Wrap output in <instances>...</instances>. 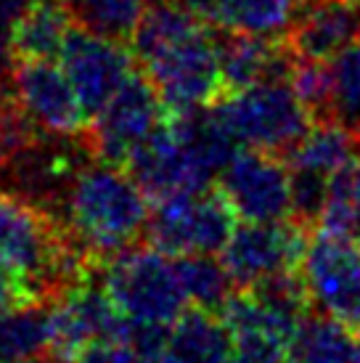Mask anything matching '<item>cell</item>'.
Masks as SVG:
<instances>
[{
    "label": "cell",
    "instance_id": "obj_1",
    "mask_svg": "<svg viewBox=\"0 0 360 363\" xmlns=\"http://www.w3.org/2000/svg\"><path fill=\"white\" fill-rule=\"evenodd\" d=\"M130 43L172 114L204 109L225 93L215 27L183 0H151Z\"/></svg>",
    "mask_w": 360,
    "mask_h": 363
},
{
    "label": "cell",
    "instance_id": "obj_2",
    "mask_svg": "<svg viewBox=\"0 0 360 363\" xmlns=\"http://www.w3.org/2000/svg\"><path fill=\"white\" fill-rule=\"evenodd\" d=\"M96 265L59 215L0 189V268L35 300H56Z\"/></svg>",
    "mask_w": 360,
    "mask_h": 363
},
{
    "label": "cell",
    "instance_id": "obj_3",
    "mask_svg": "<svg viewBox=\"0 0 360 363\" xmlns=\"http://www.w3.org/2000/svg\"><path fill=\"white\" fill-rule=\"evenodd\" d=\"M149 196L125 167L90 160L64 196L59 218L69 228L74 242L103 262L111 255L146 239Z\"/></svg>",
    "mask_w": 360,
    "mask_h": 363
},
{
    "label": "cell",
    "instance_id": "obj_4",
    "mask_svg": "<svg viewBox=\"0 0 360 363\" xmlns=\"http://www.w3.org/2000/svg\"><path fill=\"white\" fill-rule=\"evenodd\" d=\"M101 279L128 321L172 326L189 305L175 257L151 244H133L106 257L101 262Z\"/></svg>",
    "mask_w": 360,
    "mask_h": 363
},
{
    "label": "cell",
    "instance_id": "obj_5",
    "mask_svg": "<svg viewBox=\"0 0 360 363\" xmlns=\"http://www.w3.org/2000/svg\"><path fill=\"white\" fill-rule=\"evenodd\" d=\"M210 106L244 149L276 154L281 160L315 122L289 80L257 82L244 91L223 93Z\"/></svg>",
    "mask_w": 360,
    "mask_h": 363
},
{
    "label": "cell",
    "instance_id": "obj_6",
    "mask_svg": "<svg viewBox=\"0 0 360 363\" xmlns=\"http://www.w3.org/2000/svg\"><path fill=\"white\" fill-rule=\"evenodd\" d=\"M236 210L220 186L178 191L157 199L146 223V242L170 257L218 255L236 231Z\"/></svg>",
    "mask_w": 360,
    "mask_h": 363
},
{
    "label": "cell",
    "instance_id": "obj_7",
    "mask_svg": "<svg viewBox=\"0 0 360 363\" xmlns=\"http://www.w3.org/2000/svg\"><path fill=\"white\" fill-rule=\"evenodd\" d=\"M9 88L35 130L48 138L88 135L90 117L72 88L64 67L45 59H13Z\"/></svg>",
    "mask_w": 360,
    "mask_h": 363
},
{
    "label": "cell",
    "instance_id": "obj_8",
    "mask_svg": "<svg viewBox=\"0 0 360 363\" xmlns=\"http://www.w3.org/2000/svg\"><path fill=\"white\" fill-rule=\"evenodd\" d=\"M170 111L162 104L159 93L143 69H135L125 80L111 101L90 120L88 146L101 162L125 167L133 152L159 128Z\"/></svg>",
    "mask_w": 360,
    "mask_h": 363
},
{
    "label": "cell",
    "instance_id": "obj_9",
    "mask_svg": "<svg viewBox=\"0 0 360 363\" xmlns=\"http://www.w3.org/2000/svg\"><path fill=\"white\" fill-rule=\"evenodd\" d=\"M128 318L111 303L101 279V265L72 284L53 303V340L50 355L69 363L85 345L99 340H125Z\"/></svg>",
    "mask_w": 360,
    "mask_h": 363
},
{
    "label": "cell",
    "instance_id": "obj_10",
    "mask_svg": "<svg viewBox=\"0 0 360 363\" xmlns=\"http://www.w3.org/2000/svg\"><path fill=\"white\" fill-rule=\"evenodd\" d=\"M313 231L294 220L244 223L236 225L220 260L236 289H249L257 281L283 271H302Z\"/></svg>",
    "mask_w": 360,
    "mask_h": 363
},
{
    "label": "cell",
    "instance_id": "obj_11",
    "mask_svg": "<svg viewBox=\"0 0 360 363\" xmlns=\"http://www.w3.org/2000/svg\"><path fill=\"white\" fill-rule=\"evenodd\" d=\"M302 279L313 308L360 332V250L358 244L320 231L313 233L302 260Z\"/></svg>",
    "mask_w": 360,
    "mask_h": 363
},
{
    "label": "cell",
    "instance_id": "obj_12",
    "mask_svg": "<svg viewBox=\"0 0 360 363\" xmlns=\"http://www.w3.org/2000/svg\"><path fill=\"white\" fill-rule=\"evenodd\" d=\"M135 64L138 59L133 48H128L120 40L85 30L77 21L72 24L64 51H61V67L67 72L72 88L90 120L125 85V80L135 72Z\"/></svg>",
    "mask_w": 360,
    "mask_h": 363
},
{
    "label": "cell",
    "instance_id": "obj_13",
    "mask_svg": "<svg viewBox=\"0 0 360 363\" xmlns=\"http://www.w3.org/2000/svg\"><path fill=\"white\" fill-rule=\"evenodd\" d=\"M218 186L244 220H291L289 164L276 154L239 149V154L218 175Z\"/></svg>",
    "mask_w": 360,
    "mask_h": 363
},
{
    "label": "cell",
    "instance_id": "obj_14",
    "mask_svg": "<svg viewBox=\"0 0 360 363\" xmlns=\"http://www.w3.org/2000/svg\"><path fill=\"white\" fill-rule=\"evenodd\" d=\"M125 170L133 175L149 199H164L178 191H196L212 186L210 172L191 154L186 141L175 130L172 114L159 122V128L140 143L128 160Z\"/></svg>",
    "mask_w": 360,
    "mask_h": 363
},
{
    "label": "cell",
    "instance_id": "obj_15",
    "mask_svg": "<svg viewBox=\"0 0 360 363\" xmlns=\"http://www.w3.org/2000/svg\"><path fill=\"white\" fill-rule=\"evenodd\" d=\"M360 40V6L350 0H300L286 43L297 59L329 61Z\"/></svg>",
    "mask_w": 360,
    "mask_h": 363
},
{
    "label": "cell",
    "instance_id": "obj_16",
    "mask_svg": "<svg viewBox=\"0 0 360 363\" xmlns=\"http://www.w3.org/2000/svg\"><path fill=\"white\" fill-rule=\"evenodd\" d=\"M218 56H220L223 88L225 93L244 91L257 82L289 80L297 53L286 38H254L215 27Z\"/></svg>",
    "mask_w": 360,
    "mask_h": 363
},
{
    "label": "cell",
    "instance_id": "obj_17",
    "mask_svg": "<svg viewBox=\"0 0 360 363\" xmlns=\"http://www.w3.org/2000/svg\"><path fill=\"white\" fill-rule=\"evenodd\" d=\"M236 340L220 313L186 308L157 363H233Z\"/></svg>",
    "mask_w": 360,
    "mask_h": 363
},
{
    "label": "cell",
    "instance_id": "obj_18",
    "mask_svg": "<svg viewBox=\"0 0 360 363\" xmlns=\"http://www.w3.org/2000/svg\"><path fill=\"white\" fill-rule=\"evenodd\" d=\"M74 16L61 0H30L13 24L11 53L13 59H61L64 43Z\"/></svg>",
    "mask_w": 360,
    "mask_h": 363
},
{
    "label": "cell",
    "instance_id": "obj_19",
    "mask_svg": "<svg viewBox=\"0 0 360 363\" xmlns=\"http://www.w3.org/2000/svg\"><path fill=\"white\" fill-rule=\"evenodd\" d=\"M286 363H360V337L326 313H308L286 342Z\"/></svg>",
    "mask_w": 360,
    "mask_h": 363
},
{
    "label": "cell",
    "instance_id": "obj_20",
    "mask_svg": "<svg viewBox=\"0 0 360 363\" xmlns=\"http://www.w3.org/2000/svg\"><path fill=\"white\" fill-rule=\"evenodd\" d=\"M53 303L27 300L0 315V363H21L50 353Z\"/></svg>",
    "mask_w": 360,
    "mask_h": 363
},
{
    "label": "cell",
    "instance_id": "obj_21",
    "mask_svg": "<svg viewBox=\"0 0 360 363\" xmlns=\"http://www.w3.org/2000/svg\"><path fill=\"white\" fill-rule=\"evenodd\" d=\"M297 0H212V27L254 38H286Z\"/></svg>",
    "mask_w": 360,
    "mask_h": 363
},
{
    "label": "cell",
    "instance_id": "obj_22",
    "mask_svg": "<svg viewBox=\"0 0 360 363\" xmlns=\"http://www.w3.org/2000/svg\"><path fill=\"white\" fill-rule=\"evenodd\" d=\"M360 154V135L342 128L339 122H313V128L305 133L294 149H291L283 162L289 167L300 170H313L320 175H334L344 162Z\"/></svg>",
    "mask_w": 360,
    "mask_h": 363
},
{
    "label": "cell",
    "instance_id": "obj_23",
    "mask_svg": "<svg viewBox=\"0 0 360 363\" xmlns=\"http://www.w3.org/2000/svg\"><path fill=\"white\" fill-rule=\"evenodd\" d=\"M320 231L360 244V154L331 175Z\"/></svg>",
    "mask_w": 360,
    "mask_h": 363
},
{
    "label": "cell",
    "instance_id": "obj_24",
    "mask_svg": "<svg viewBox=\"0 0 360 363\" xmlns=\"http://www.w3.org/2000/svg\"><path fill=\"white\" fill-rule=\"evenodd\" d=\"M175 265L183 292L193 308L220 313L230 294L236 292L230 273L225 271L223 260H215V255H183L175 257Z\"/></svg>",
    "mask_w": 360,
    "mask_h": 363
},
{
    "label": "cell",
    "instance_id": "obj_25",
    "mask_svg": "<svg viewBox=\"0 0 360 363\" xmlns=\"http://www.w3.org/2000/svg\"><path fill=\"white\" fill-rule=\"evenodd\" d=\"M329 122L360 135V40L329 59Z\"/></svg>",
    "mask_w": 360,
    "mask_h": 363
},
{
    "label": "cell",
    "instance_id": "obj_26",
    "mask_svg": "<svg viewBox=\"0 0 360 363\" xmlns=\"http://www.w3.org/2000/svg\"><path fill=\"white\" fill-rule=\"evenodd\" d=\"M149 3L151 0H72L69 11L85 30L125 43L133 40V32Z\"/></svg>",
    "mask_w": 360,
    "mask_h": 363
},
{
    "label": "cell",
    "instance_id": "obj_27",
    "mask_svg": "<svg viewBox=\"0 0 360 363\" xmlns=\"http://www.w3.org/2000/svg\"><path fill=\"white\" fill-rule=\"evenodd\" d=\"M233 363H286V342L262 332H236Z\"/></svg>",
    "mask_w": 360,
    "mask_h": 363
},
{
    "label": "cell",
    "instance_id": "obj_28",
    "mask_svg": "<svg viewBox=\"0 0 360 363\" xmlns=\"http://www.w3.org/2000/svg\"><path fill=\"white\" fill-rule=\"evenodd\" d=\"M69 363H146L122 340H99L85 345Z\"/></svg>",
    "mask_w": 360,
    "mask_h": 363
},
{
    "label": "cell",
    "instance_id": "obj_29",
    "mask_svg": "<svg viewBox=\"0 0 360 363\" xmlns=\"http://www.w3.org/2000/svg\"><path fill=\"white\" fill-rule=\"evenodd\" d=\"M27 300H35V297H30V294L24 292V286H21L11 273H6L0 268V315L9 311V308H13V305H19V303H27Z\"/></svg>",
    "mask_w": 360,
    "mask_h": 363
},
{
    "label": "cell",
    "instance_id": "obj_30",
    "mask_svg": "<svg viewBox=\"0 0 360 363\" xmlns=\"http://www.w3.org/2000/svg\"><path fill=\"white\" fill-rule=\"evenodd\" d=\"M21 363H59V361L50 353H45V355H38V358H30V361H21Z\"/></svg>",
    "mask_w": 360,
    "mask_h": 363
},
{
    "label": "cell",
    "instance_id": "obj_31",
    "mask_svg": "<svg viewBox=\"0 0 360 363\" xmlns=\"http://www.w3.org/2000/svg\"><path fill=\"white\" fill-rule=\"evenodd\" d=\"M61 3H67V6H69V3H72V0H61Z\"/></svg>",
    "mask_w": 360,
    "mask_h": 363
},
{
    "label": "cell",
    "instance_id": "obj_32",
    "mask_svg": "<svg viewBox=\"0 0 360 363\" xmlns=\"http://www.w3.org/2000/svg\"><path fill=\"white\" fill-rule=\"evenodd\" d=\"M350 3H358V6H360V0H350Z\"/></svg>",
    "mask_w": 360,
    "mask_h": 363
}]
</instances>
